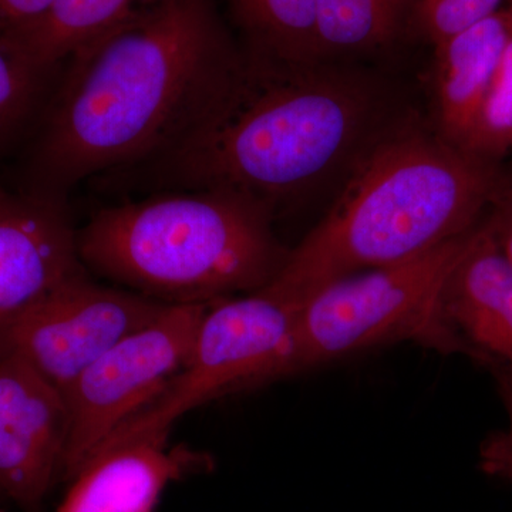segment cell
Masks as SVG:
<instances>
[{
	"instance_id": "obj_1",
	"label": "cell",
	"mask_w": 512,
	"mask_h": 512,
	"mask_svg": "<svg viewBox=\"0 0 512 512\" xmlns=\"http://www.w3.org/2000/svg\"><path fill=\"white\" fill-rule=\"evenodd\" d=\"M43 101L22 188L66 198L160 156L237 72L210 0H148L69 59Z\"/></svg>"
},
{
	"instance_id": "obj_2",
	"label": "cell",
	"mask_w": 512,
	"mask_h": 512,
	"mask_svg": "<svg viewBox=\"0 0 512 512\" xmlns=\"http://www.w3.org/2000/svg\"><path fill=\"white\" fill-rule=\"evenodd\" d=\"M375 111L362 80L252 55L180 140L138 167L158 191L221 188L272 210L352 157Z\"/></svg>"
},
{
	"instance_id": "obj_3",
	"label": "cell",
	"mask_w": 512,
	"mask_h": 512,
	"mask_svg": "<svg viewBox=\"0 0 512 512\" xmlns=\"http://www.w3.org/2000/svg\"><path fill=\"white\" fill-rule=\"evenodd\" d=\"M504 183L493 161L400 131L360 158L328 217L266 288L301 303L343 276L426 254L473 231Z\"/></svg>"
},
{
	"instance_id": "obj_4",
	"label": "cell",
	"mask_w": 512,
	"mask_h": 512,
	"mask_svg": "<svg viewBox=\"0 0 512 512\" xmlns=\"http://www.w3.org/2000/svg\"><path fill=\"white\" fill-rule=\"evenodd\" d=\"M266 205L221 188L160 190L97 212L77 231L84 268L168 303H212L259 291L281 271Z\"/></svg>"
},
{
	"instance_id": "obj_5",
	"label": "cell",
	"mask_w": 512,
	"mask_h": 512,
	"mask_svg": "<svg viewBox=\"0 0 512 512\" xmlns=\"http://www.w3.org/2000/svg\"><path fill=\"white\" fill-rule=\"evenodd\" d=\"M473 231L409 261L343 276L303 299L278 377L406 340L467 353L441 303Z\"/></svg>"
},
{
	"instance_id": "obj_6",
	"label": "cell",
	"mask_w": 512,
	"mask_h": 512,
	"mask_svg": "<svg viewBox=\"0 0 512 512\" xmlns=\"http://www.w3.org/2000/svg\"><path fill=\"white\" fill-rule=\"evenodd\" d=\"M298 308V302L266 286L210 303L180 372L93 457L134 441L167 440L175 421L208 400L276 379L291 346Z\"/></svg>"
},
{
	"instance_id": "obj_7",
	"label": "cell",
	"mask_w": 512,
	"mask_h": 512,
	"mask_svg": "<svg viewBox=\"0 0 512 512\" xmlns=\"http://www.w3.org/2000/svg\"><path fill=\"white\" fill-rule=\"evenodd\" d=\"M210 303L168 305L83 370L64 390L70 431L62 480L72 481L114 431L163 392L190 355Z\"/></svg>"
},
{
	"instance_id": "obj_8",
	"label": "cell",
	"mask_w": 512,
	"mask_h": 512,
	"mask_svg": "<svg viewBox=\"0 0 512 512\" xmlns=\"http://www.w3.org/2000/svg\"><path fill=\"white\" fill-rule=\"evenodd\" d=\"M168 303L80 272L18 320L0 328V355L15 353L62 394L77 376Z\"/></svg>"
},
{
	"instance_id": "obj_9",
	"label": "cell",
	"mask_w": 512,
	"mask_h": 512,
	"mask_svg": "<svg viewBox=\"0 0 512 512\" xmlns=\"http://www.w3.org/2000/svg\"><path fill=\"white\" fill-rule=\"evenodd\" d=\"M70 413L60 390L15 353L0 357V494L35 512L62 480Z\"/></svg>"
},
{
	"instance_id": "obj_10",
	"label": "cell",
	"mask_w": 512,
	"mask_h": 512,
	"mask_svg": "<svg viewBox=\"0 0 512 512\" xmlns=\"http://www.w3.org/2000/svg\"><path fill=\"white\" fill-rule=\"evenodd\" d=\"M83 271L64 198L0 187V328Z\"/></svg>"
},
{
	"instance_id": "obj_11",
	"label": "cell",
	"mask_w": 512,
	"mask_h": 512,
	"mask_svg": "<svg viewBox=\"0 0 512 512\" xmlns=\"http://www.w3.org/2000/svg\"><path fill=\"white\" fill-rule=\"evenodd\" d=\"M444 319L468 355L503 369L512 383V266L487 224L474 229L443 292Z\"/></svg>"
},
{
	"instance_id": "obj_12",
	"label": "cell",
	"mask_w": 512,
	"mask_h": 512,
	"mask_svg": "<svg viewBox=\"0 0 512 512\" xmlns=\"http://www.w3.org/2000/svg\"><path fill=\"white\" fill-rule=\"evenodd\" d=\"M167 440H140L97 454L70 481L56 512H153L173 481L205 470L207 457Z\"/></svg>"
},
{
	"instance_id": "obj_13",
	"label": "cell",
	"mask_w": 512,
	"mask_h": 512,
	"mask_svg": "<svg viewBox=\"0 0 512 512\" xmlns=\"http://www.w3.org/2000/svg\"><path fill=\"white\" fill-rule=\"evenodd\" d=\"M511 33L512 10L503 9L436 46L441 137L468 153Z\"/></svg>"
},
{
	"instance_id": "obj_14",
	"label": "cell",
	"mask_w": 512,
	"mask_h": 512,
	"mask_svg": "<svg viewBox=\"0 0 512 512\" xmlns=\"http://www.w3.org/2000/svg\"><path fill=\"white\" fill-rule=\"evenodd\" d=\"M148 0H55L45 18L9 40L42 72L53 74L84 43Z\"/></svg>"
},
{
	"instance_id": "obj_15",
	"label": "cell",
	"mask_w": 512,
	"mask_h": 512,
	"mask_svg": "<svg viewBox=\"0 0 512 512\" xmlns=\"http://www.w3.org/2000/svg\"><path fill=\"white\" fill-rule=\"evenodd\" d=\"M251 39L252 55L275 62H319L315 0H229Z\"/></svg>"
},
{
	"instance_id": "obj_16",
	"label": "cell",
	"mask_w": 512,
	"mask_h": 512,
	"mask_svg": "<svg viewBox=\"0 0 512 512\" xmlns=\"http://www.w3.org/2000/svg\"><path fill=\"white\" fill-rule=\"evenodd\" d=\"M403 12L383 0H315L320 56L383 45L399 29Z\"/></svg>"
},
{
	"instance_id": "obj_17",
	"label": "cell",
	"mask_w": 512,
	"mask_h": 512,
	"mask_svg": "<svg viewBox=\"0 0 512 512\" xmlns=\"http://www.w3.org/2000/svg\"><path fill=\"white\" fill-rule=\"evenodd\" d=\"M52 76L0 37V154L37 116Z\"/></svg>"
},
{
	"instance_id": "obj_18",
	"label": "cell",
	"mask_w": 512,
	"mask_h": 512,
	"mask_svg": "<svg viewBox=\"0 0 512 512\" xmlns=\"http://www.w3.org/2000/svg\"><path fill=\"white\" fill-rule=\"evenodd\" d=\"M512 138V33L481 111L470 153L494 161L510 150Z\"/></svg>"
},
{
	"instance_id": "obj_19",
	"label": "cell",
	"mask_w": 512,
	"mask_h": 512,
	"mask_svg": "<svg viewBox=\"0 0 512 512\" xmlns=\"http://www.w3.org/2000/svg\"><path fill=\"white\" fill-rule=\"evenodd\" d=\"M507 0H419L417 12L434 46L503 10Z\"/></svg>"
},
{
	"instance_id": "obj_20",
	"label": "cell",
	"mask_w": 512,
	"mask_h": 512,
	"mask_svg": "<svg viewBox=\"0 0 512 512\" xmlns=\"http://www.w3.org/2000/svg\"><path fill=\"white\" fill-rule=\"evenodd\" d=\"M503 393L508 423L503 430L491 434L480 450V466L488 476L512 483V383L504 382Z\"/></svg>"
},
{
	"instance_id": "obj_21",
	"label": "cell",
	"mask_w": 512,
	"mask_h": 512,
	"mask_svg": "<svg viewBox=\"0 0 512 512\" xmlns=\"http://www.w3.org/2000/svg\"><path fill=\"white\" fill-rule=\"evenodd\" d=\"M55 0H0V37L12 40L45 18Z\"/></svg>"
},
{
	"instance_id": "obj_22",
	"label": "cell",
	"mask_w": 512,
	"mask_h": 512,
	"mask_svg": "<svg viewBox=\"0 0 512 512\" xmlns=\"http://www.w3.org/2000/svg\"><path fill=\"white\" fill-rule=\"evenodd\" d=\"M495 244L512 266V183L505 181L493 204V214L485 222Z\"/></svg>"
},
{
	"instance_id": "obj_23",
	"label": "cell",
	"mask_w": 512,
	"mask_h": 512,
	"mask_svg": "<svg viewBox=\"0 0 512 512\" xmlns=\"http://www.w3.org/2000/svg\"><path fill=\"white\" fill-rule=\"evenodd\" d=\"M383 2L390 3V5L397 6V8L406 9V6L409 5L410 0H383Z\"/></svg>"
},
{
	"instance_id": "obj_24",
	"label": "cell",
	"mask_w": 512,
	"mask_h": 512,
	"mask_svg": "<svg viewBox=\"0 0 512 512\" xmlns=\"http://www.w3.org/2000/svg\"><path fill=\"white\" fill-rule=\"evenodd\" d=\"M507 2H508V5H510V6H508V9L512 10V0H507Z\"/></svg>"
},
{
	"instance_id": "obj_25",
	"label": "cell",
	"mask_w": 512,
	"mask_h": 512,
	"mask_svg": "<svg viewBox=\"0 0 512 512\" xmlns=\"http://www.w3.org/2000/svg\"><path fill=\"white\" fill-rule=\"evenodd\" d=\"M510 148H511V150H512V138H511V144H510Z\"/></svg>"
},
{
	"instance_id": "obj_26",
	"label": "cell",
	"mask_w": 512,
	"mask_h": 512,
	"mask_svg": "<svg viewBox=\"0 0 512 512\" xmlns=\"http://www.w3.org/2000/svg\"><path fill=\"white\" fill-rule=\"evenodd\" d=\"M0 357H2V356H0Z\"/></svg>"
}]
</instances>
